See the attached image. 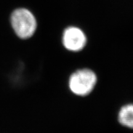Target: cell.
Instances as JSON below:
<instances>
[{
    "instance_id": "6da1fadb",
    "label": "cell",
    "mask_w": 133,
    "mask_h": 133,
    "mask_svg": "<svg viewBox=\"0 0 133 133\" xmlns=\"http://www.w3.org/2000/svg\"><path fill=\"white\" fill-rule=\"evenodd\" d=\"M11 22L15 33L22 39H27L33 36L37 26L34 15L25 8L15 10L11 14Z\"/></svg>"
},
{
    "instance_id": "7a4b0ae2",
    "label": "cell",
    "mask_w": 133,
    "mask_h": 133,
    "mask_svg": "<svg viewBox=\"0 0 133 133\" xmlns=\"http://www.w3.org/2000/svg\"><path fill=\"white\" fill-rule=\"evenodd\" d=\"M97 83L94 71L84 69L76 71L69 79V88L75 95L85 96L92 92Z\"/></svg>"
},
{
    "instance_id": "3957f363",
    "label": "cell",
    "mask_w": 133,
    "mask_h": 133,
    "mask_svg": "<svg viewBox=\"0 0 133 133\" xmlns=\"http://www.w3.org/2000/svg\"><path fill=\"white\" fill-rule=\"evenodd\" d=\"M86 36L84 32L76 26H70L64 31L62 43L69 51L78 52L84 48L86 44Z\"/></svg>"
},
{
    "instance_id": "277c9868",
    "label": "cell",
    "mask_w": 133,
    "mask_h": 133,
    "mask_svg": "<svg viewBox=\"0 0 133 133\" xmlns=\"http://www.w3.org/2000/svg\"><path fill=\"white\" fill-rule=\"evenodd\" d=\"M118 121L124 126L133 129V104L121 107L118 114Z\"/></svg>"
}]
</instances>
